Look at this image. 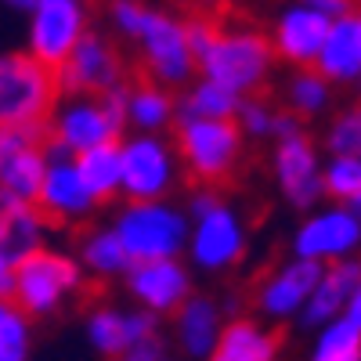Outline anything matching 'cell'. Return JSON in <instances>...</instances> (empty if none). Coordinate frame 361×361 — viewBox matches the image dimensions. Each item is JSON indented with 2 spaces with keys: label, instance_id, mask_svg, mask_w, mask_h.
<instances>
[{
  "label": "cell",
  "instance_id": "cell-1",
  "mask_svg": "<svg viewBox=\"0 0 361 361\" xmlns=\"http://www.w3.org/2000/svg\"><path fill=\"white\" fill-rule=\"evenodd\" d=\"M275 73L267 33L253 25H228L217 29L209 51L195 62V76L231 90L235 98H257Z\"/></svg>",
  "mask_w": 361,
  "mask_h": 361
},
{
  "label": "cell",
  "instance_id": "cell-2",
  "mask_svg": "<svg viewBox=\"0 0 361 361\" xmlns=\"http://www.w3.org/2000/svg\"><path fill=\"white\" fill-rule=\"evenodd\" d=\"M188 214L185 206L173 199H156V202H123L112 214V235L119 238L127 260H170L185 257L188 246Z\"/></svg>",
  "mask_w": 361,
  "mask_h": 361
},
{
  "label": "cell",
  "instance_id": "cell-3",
  "mask_svg": "<svg viewBox=\"0 0 361 361\" xmlns=\"http://www.w3.org/2000/svg\"><path fill=\"white\" fill-rule=\"evenodd\" d=\"M173 152L180 170L199 180V188H217L238 173L246 141L235 119H177Z\"/></svg>",
  "mask_w": 361,
  "mask_h": 361
},
{
  "label": "cell",
  "instance_id": "cell-4",
  "mask_svg": "<svg viewBox=\"0 0 361 361\" xmlns=\"http://www.w3.org/2000/svg\"><path fill=\"white\" fill-rule=\"evenodd\" d=\"M87 275L80 271L76 257L66 250H37L33 257H25L15 264V289H11V304L29 318H54L69 300L83 289Z\"/></svg>",
  "mask_w": 361,
  "mask_h": 361
},
{
  "label": "cell",
  "instance_id": "cell-5",
  "mask_svg": "<svg viewBox=\"0 0 361 361\" xmlns=\"http://www.w3.org/2000/svg\"><path fill=\"white\" fill-rule=\"evenodd\" d=\"M58 80L22 47L0 51V127H44L58 105Z\"/></svg>",
  "mask_w": 361,
  "mask_h": 361
},
{
  "label": "cell",
  "instance_id": "cell-6",
  "mask_svg": "<svg viewBox=\"0 0 361 361\" xmlns=\"http://www.w3.org/2000/svg\"><path fill=\"white\" fill-rule=\"evenodd\" d=\"M177 185H180V163L170 137L163 134L119 137V195H123V202L173 199Z\"/></svg>",
  "mask_w": 361,
  "mask_h": 361
},
{
  "label": "cell",
  "instance_id": "cell-7",
  "mask_svg": "<svg viewBox=\"0 0 361 361\" xmlns=\"http://www.w3.org/2000/svg\"><path fill=\"white\" fill-rule=\"evenodd\" d=\"M250 253V224L235 202L221 199L209 214L188 224L185 260L195 275H228Z\"/></svg>",
  "mask_w": 361,
  "mask_h": 361
},
{
  "label": "cell",
  "instance_id": "cell-8",
  "mask_svg": "<svg viewBox=\"0 0 361 361\" xmlns=\"http://www.w3.org/2000/svg\"><path fill=\"white\" fill-rule=\"evenodd\" d=\"M134 44L148 73V83H159L166 90H185L195 80V58L185 40V18L177 11L148 4L145 25Z\"/></svg>",
  "mask_w": 361,
  "mask_h": 361
},
{
  "label": "cell",
  "instance_id": "cell-9",
  "mask_svg": "<svg viewBox=\"0 0 361 361\" xmlns=\"http://www.w3.org/2000/svg\"><path fill=\"white\" fill-rule=\"evenodd\" d=\"M361 246V209L354 206H314L296 221L289 235V257L311 264H340L354 260Z\"/></svg>",
  "mask_w": 361,
  "mask_h": 361
},
{
  "label": "cell",
  "instance_id": "cell-10",
  "mask_svg": "<svg viewBox=\"0 0 361 361\" xmlns=\"http://www.w3.org/2000/svg\"><path fill=\"white\" fill-rule=\"evenodd\" d=\"M90 33V0H37L25 15V54L51 73Z\"/></svg>",
  "mask_w": 361,
  "mask_h": 361
},
{
  "label": "cell",
  "instance_id": "cell-11",
  "mask_svg": "<svg viewBox=\"0 0 361 361\" xmlns=\"http://www.w3.org/2000/svg\"><path fill=\"white\" fill-rule=\"evenodd\" d=\"M322 148L314 145V137L307 130H300L293 137H282L271 145V180L282 195V202L296 214L322 206Z\"/></svg>",
  "mask_w": 361,
  "mask_h": 361
},
{
  "label": "cell",
  "instance_id": "cell-12",
  "mask_svg": "<svg viewBox=\"0 0 361 361\" xmlns=\"http://www.w3.org/2000/svg\"><path fill=\"white\" fill-rule=\"evenodd\" d=\"M123 76H127L123 54H119V47L105 33H98V29L83 33V40L73 47V54L54 69L58 94L62 98H73V94L98 98L105 90L123 83Z\"/></svg>",
  "mask_w": 361,
  "mask_h": 361
},
{
  "label": "cell",
  "instance_id": "cell-13",
  "mask_svg": "<svg viewBox=\"0 0 361 361\" xmlns=\"http://www.w3.org/2000/svg\"><path fill=\"white\" fill-rule=\"evenodd\" d=\"M123 289L134 300L137 311H148L152 318H170L195 293V271L180 257H170V260H141V264H130L127 267Z\"/></svg>",
  "mask_w": 361,
  "mask_h": 361
},
{
  "label": "cell",
  "instance_id": "cell-14",
  "mask_svg": "<svg viewBox=\"0 0 361 361\" xmlns=\"http://www.w3.org/2000/svg\"><path fill=\"white\" fill-rule=\"evenodd\" d=\"M318 275H322V264L296 260V257L279 260L253 289L257 318L260 322H275V325L296 322L300 311H304V304H307L311 289H314V282H318Z\"/></svg>",
  "mask_w": 361,
  "mask_h": 361
},
{
  "label": "cell",
  "instance_id": "cell-15",
  "mask_svg": "<svg viewBox=\"0 0 361 361\" xmlns=\"http://www.w3.org/2000/svg\"><path fill=\"white\" fill-rule=\"evenodd\" d=\"M156 336H159V318H152L148 311H137V307L127 311V307L102 304V307H90L83 318L87 347L105 361H119L130 347L156 340Z\"/></svg>",
  "mask_w": 361,
  "mask_h": 361
},
{
  "label": "cell",
  "instance_id": "cell-16",
  "mask_svg": "<svg viewBox=\"0 0 361 361\" xmlns=\"http://www.w3.org/2000/svg\"><path fill=\"white\" fill-rule=\"evenodd\" d=\"M325 29L329 22L314 8H307L304 0H293V4L279 8L275 22H271V33H267L275 62H286L293 69H311L318 58V47L325 40Z\"/></svg>",
  "mask_w": 361,
  "mask_h": 361
},
{
  "label": "cell",
  "instance_id": "cell-17",
  "mask_svg": "<svg viewBox=\"0 0 361 361\" xmlns=\"http://www.w3.org/2000/svg\"><path fill=\"white\" fill-rule=\"evenodd\" d=\"M44 137L54 141L58 148H66L69 156H80V152H87V148H98L105 141H119L109 127L98 98H83V94L58 98V105L47 116Z\"/></svg>",
  "mask_w": 361,
  "mask_h": 361
},
{
  "label": "cell",
  "instance_id": "cell-18",
  "mask_svg": "<svg viewBox=\"0 0 361 361\" xmlns=\"http://www.w3.org/2000/svg\"><path fill=\"white\" fill-rule=\"evenodd\" d=\"M33 206L40 209V217L47 224H66V228H76V224L90 221V217H94V209H98V202L90 199V192L83 188V180H80L73 159L47 163Z\"/></svg>",
  "mask_w": 361,
  "mask_h": 361
},
{
  "label": "cell",
  "instance_id": "cell-19",
  "mask_svg": "<svg viewBox=\"0 0 361 361\" xmlns=\"http://www.w3.org/2000/svg\"><path fill=\"white\" fill-rule=\"evenodd\" d=\"M311 69L329 87H354L361 80V15L357 11L329 22Z\"/></svg>",
  "mask_w": 361,
  "mask_h": 361
},
{
  "label": "cell",
  "instance_id": "cell-20",
  "mask_svg": "<svg viewBox=\"0 0 361 361\" xmlns=\"http://www.w3.org/2000/svg\"><path fill=\"white\" fill-rule=\"evenodd\" d=\"M357 296H361V264H357V257L329 264V267H322V275H318V282H314V289H311L307 304H304V311H300L296 322L314 333V329H322L325 322L343 314V307Z\"/></svg>",
  "mask_w": 361,
  "mask_h": 361
},
{
  "label": "cell",
  "instance_id": "cell-21",
  "mask_svg": "<svg viewBox=\"0 0 361 361\" xmlns=\"http://www.w3.org/2000/svg\"><path fill=\"white\" fill-rule=\"evenodd\" d=\"M170 318H173V343L188 361H206L228 322L221 304L206 293H192Z\"/></svg>",
  "mask_w": 361,
  "mask_h": 361
},
{
  "label": "cell",
  "instance_id": "cell-22",
  "mask_svg": "<svg viewBox=\"0 0 361 361\" xmlns=\"http://www.w3.org/2000/svg\"><path fill=\"white\" fill-rule=\"evenodd\" d=\"M279 357H282V336L275 329H267L260 318L235 314L224 322L206 361H279Z\"/></svg>",
  "mask_w": 361,
  "mask_h": 361
},
{
  "label": "cell",
  "instance_id": "cell-23",
  "mask_svg": "<svg viewBox=\"0 0 361 361\" xmlns=\"http://www.w3.org/2000/svg\"><path fill=\"white\" fill-rule=\"evenodd\" d=\"M51 224L40 217L37 206L25 202H0V260L8 267L22 264L37 250L47 246Z\"/></svg>",
  "mask_w": 361,
  "mask_h": 361
},
{
  "label": "cell",
  "instance_id": "cell-24",
  "mask_svg": "<svg viewBox=\"0 0 361 361\" xmlns=\"http://www.w3.org/2000/svg\"><path fill=\"white\" fill-rule=\"evenodd\" d=\"M307 361H361V296L350 300L343 314L314 329Z\"/></svg>",
  "mask_w": 361,
  "mask_h": 361
},
{
  "label": "cell",
  "instance_id": "cell-25",
  "mask_svg": "<svg viewBox=\"0 0 361 361\" xmlns=\"http://www.w3.org/2000/svg\"><path fill=\"white\" fill-rule=\"evenodd\" d=\"M76 264L83 275L90 279H98V282H112V279H123L127 275V253L123 246H119V238L112 235L109 224H98V228H87L80 235V243H76Z\"/></svg>",
  "mask_w": 361,
  "mask_h": 361
},
{
  "label": "cell",
  "instance_id": "cell-26",
  "mask_svg": "<svg viewBox=\"0 0 361 361\" xmlns=\"http://www.w3.org/2000/svg\"><path fill=\"white\" fill-rule=\"evenodd\" d=\"M177 123V98L159 83H137L127 90V130L134 134H163Z\"/></svg>",
  "mask_w": 361,
  "mask_h": 361
},
{
  "label": "cell",
  "instance_id": "cell-27",
  "mask_svg": "<svg viewBox=\"0 0 361 361\" xmlns=\"http://www.w3.org/2000/svg\"><path fill=\"white\" fill-rule=\"evenodd\" d=\"M73 166L83 180V188L90 192L98 206L119 199V141H105L98 148L73 156Z\"/></svg>",
  "mask_w": 361,
  "mask_h": 361
},
{
  "label": "cell",
  "instance_id": "cell-28",
  "mask_svg": "<svg viewBox=\"0 0 361 361\" xmlns=\"http://www.w3.org/2000/svg\"><path fill=\"white\" fill-rule=\"evenodd\" d=\"M44 170H47L44 145L0 159V202H25V206H33L37 192H40V180H44Z\"/></svg>",
  "mask_w": 361,
  "mask_h": 361
},
{
  "label": "cell",
  "instance_id": "cell-29",
  "mask_svg": "<svg viewBox=\"0 0 361 361\" xmlns=\"http://www.w3.org/2000/svg\"><path fill=\"white\" fill-rule=\"evenodd\" d=\"M282 98H286V112L304 123V119H322V116L333 112L336 87H329L314 69H293V76L286 80Z\"/></svg>",
  "mask_w": 361,
  "mask_h": 361
},
{
  "label": "cell",
  "instance_id": "cell-30",
  "mask_svg": "<svg viewBox=\"0 0 361 361\" xmlns=\"http://www.w3.org/2000/svg\"><path fill=\"white\" fill-rule=\"evenodd\" d=\"M243 98H235L231 90L195 76L185 87V98L177 102V119H235V109Z\"/></svg>",
  "mask_w": 361,
  "mask_h": 361
},
{
  "label": "cell",
  "instance_id": "cell-31",
  "mask_svg": "<svg viewBox=\"0 0 361 361\" xmlns=\"http://www.w3.org/2000/svg\"><path fill=\"white\" fill-rule=\"evenodd\" d=\"M322 195L336 206L361 209V156H325L322 159Z\"/></svg>",
  "mask_w": 361,
  "mask_h": 361
},
{
  "label": "cell",
  "instance_id": "cell-32",
  "mask_svg": "<svg viewBox=\"0 0 361 361\" xmlns=\"http://www.w3.org/2000/svg\"><path fill=\"white\" fill-rule=\"evenodd\" d=\"M322 152L325 156H361V112L350 105V109H340L329 127L322 134Z\"/></svg>",
  "mask_w": 361,
  "mask_h": 361
},
{
  "label": "cell",
  "instance_id": "cell-33",
  "mask_svg": "<svg viewBox=\"0 0 361 361\" xmlns=\"http://www.w3.org/2000/svg\"><path fill=\"white\" fill-rule=\"evenodd\" d=\"M33 357V322L15 304L0 314V361H29Z\"/></svg>",
  "mask_w": 361,
  "mask_h": 361
},
{
  "label": "cell",
  "instance_id": "cell-34",
  "mask_svg": "<svg viewBox=\"0 0 361 361\" xmlns=\"http://www.w3.org/2000/svg\"><path fill=\"white\" fill-rule=\"evenodd\" d=\"M275 105H267L260 94L257 98H243L235 109V127L243 134V141H271L275 130Z\"/></svg>",
  "mask_w": 361,
  "mask_h": 361
},
{
  "label": "cell",
  "instance_id": "cell-35",
  "mask_svg": "<svg viewBox=\"0 0 361 361\" xmlns=\"http://www.w3.org/2000/svg\"><path fill=\"white\" fill-rule=\"evenodd\" d=\"M148 4L145 0H109V22L123 40H137L141 25H145Z\"/></svg>",
  "mask_w": 361,
  "mask_h": 361
},
{
  "label": "cell",
  "instance_id": "cell-36",
  "mask_svg": "<svg viewBox=\"0 0 361 361\" xmlns=\"http://www.w3.org/2000/svg\"><path fill=\"white\" fill-rule=\"evenodd\" d=\"M44 145V127H0V159Z\"/></svg>",
  "mask_w": 361,
  "mask_h": 361
},
{
  "label": "cell",
  "instance_id": "cell-37",
  "mask_svg": "<svg viewBox=\"0 0 361 361\" xmlns=\"http://www.w3.org/2000/svg\"><path fill=\"white\" fill-rule=\"evenodd\" d=\"M127 90H130L127 83H119V87L105 90V94H98V105H102V112H105V119H109V127H112L116 137L127 134Z\"/></svg>",
  "mask_w": 361,
  "mask_h": 361
},
{
  "label": "cell",
  "instance_id": "cell-38",
  "mask_svg": "<svg viewBox=\"0 0 361 361\" xmlns=\"http://www.w3.org/2000/svg\"><path fill=\"white\" fill-rule=\"evenodd\" d=\"M214 37H217V25L209 22V18H202V15H192V18H185V40H188V51H192V58H195V62H199V58L209 51Z\"/></svg>",
  "mask_w": 361,
  "mask_h": 361
},
{
  "label": "cell",
  "instance_id": "cell-39",
  "mask_svg": "<svg viewBox=\"0 0 361 361\" xmlns=\"http://www.w3.org/2000/svg\"><path fill=\"white\" fill-rule=\"evenodd\" d=\"M119 361H173L170 354H166V347H163V340L156 336V340H145V343H137V347H130Z\"/></svg>",
  "mask_w": 361,
  "mask_h": 361
},
{
  "label": "cell",
  "instance_id": "cell-40",
  "mask_svg": "<svg viewBox=\"0 0 361 361\" xmlns=\"http://www.w3.org/2000/svg\"><path fill=\"white\" fill-rule=\"evenodd\" d=\"M217 202H221V192L217 188H195L192 199H188V206H185V214H188V221H195V217L209 214Z\"/></svg>",
  "mask_w": 361,
  "mask_h": 361
},
{
  "label": "cell",
  "instance_id": "cell-41",
  "mask_svg": "<svg viewBox=\"0 0 361 361\" xmlns=\"http://www.w3.org/2000/svg\"><path fill=\"white\" fill-rule=\"evenodd\" d=\"M304 4L314 8L325 22H336V18H343V15L354 11V0H304Z\"/></svg>",
  "mask_w": 361,
  "mask_h": 361
},
{
  "label": "cell",
  "instance_id": "cell-42",
  "mask_svg": "<svg viewBox=\"0 0 361 361\" xmlns=\"http://www.w3.org/2000/svg\"><path fill=\"white\" fill-rule=\"evenodd\" d=\"M300 130H304V123H300L296 116H289V112H275V130H271V141L293 137V134H300Z\"/></svg>",
  "mask_w": 361,
  "mask_h": 361
},
{
  "label": "cell",
  "instance_id": "cell-43",
  "mask_svg": "<svg viewBox=\"0 0 361 361\" xmlns=\"http://www.w3.org/2000/svg\"><path fill=\"white\" fill-rule=\"evenodd\" d=\"M11 289H15V267L0 260V300H11Z\"/></svg>",
  "mask_w": 361,
  "mask_h": 361
},
{
  "label": "cell",
  "instance_id": "cell-44",
  "mask_svg": "<svg viewBox=\"0 0 361 361\" xmlns=\"http://www.w3.org/2000/svg\"><path fill=\"white\" fill-rule=\"evenodd\" d=\"M37 0H0V8H8V11H18V15H29V8H33Z\"/></svg>",
  "mask_w": 361,
  "mask_h": 361
},
{
  "label": "cell",
  "instance_id": "cell-45",
  "mask_svg": "<svg viewBox=\"0 0 361 361\" xmlns=\"http://www.w3.org/2000/svg\"><path fill=\"white\" fill-rule=\"evenodd\" d=\"M192 8H199V11H217V8H224L228 0H188Z\"/></svg>",
  "mask_w": 361,
  "mask_h": 361
},
{
  "label": "cell",
  "instance_id": "cell-46",
  "mask_svg": "<svg viewBox=\"0 0 361 361\" xmlns=\"http://www.w3.org/2000/svg\"><path fill=\"white\" fill-rule=\"evenodd\" d=\"M8 304H11V300H0V314H4V311H8Z\"/></svg>",
  "mask_w": 361,
  "mask_h": 361
}]
</instances>
